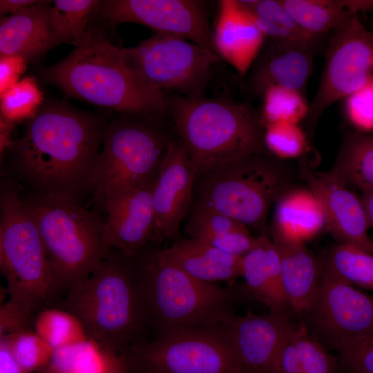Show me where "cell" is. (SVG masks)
I'll return each mask as SVG.
<instances>
[{
    "label": "cell",
    "mask_w": 373,
    "mask_h": 373,
    "mask_svg": "<svg viewBox=\"0 0 373 373\" xmlns=\"http://www.w3.org/2000/svg\"><path fill=\"white\" fill-rule=\"evenodd\" d=\"M105 126L64 105L39 109L7 149L10 171L30 193L80 202L90 193Z\"/></svg>",
    "instance_id": "1"
},
{
    "label": "cell",
    "mask_w": 373,
    "mask_h": 373,
    "mask_svg": "<svg viewBox=\"0 0 373 373\" xmlns=\"http://www.w3.org/2000/svg\"><path fill=\"white\" fill-rule=\"evenodd\" d=\"M167 115L196 177L218 166L267 151L260 111L229 97L166 93Z\"/></svg>",
    "instance_id": "2"
},
{
    "label": "cell",
    "mask_w": 373,
    "mask_h": 373,
    "mask_svg": "<svg viewBox=\"0 0 373 373\" xmlns=\"http://www.w3.org/2000/svg\"><path fill=\"white\" fill-rule=\"evenodd\" d=\"M58 305L81 321L89 337L119 354L129 355L148 342L133 259L115 249Z\"/></svg>",
    "instance_id": "3"
},
{
    "label": "cell",
    "mask_w": 373,
    "mask_h": 373,
    "mask_svg": "<svg viewBox=\"0 0 373 373\" xmlns=\"http://www.w3.org/2000/svg\"><path fill=\"white\" fill-rule=\"evenodd\" d=\"M44 76L68 95L119 114L167 115L166 93L144 84L127 66L122 48L101 37L90 34Z\"/></svg>",
    "instance_id": "4"
},
{
    "label": "cell",
    "mask_w": 373,
    "mask_h": 373,
    "mask_svg": "<svg viewBox=\"0 0 373 373\" xmlns=\"http://www.w3.org/2000/svg\"><path fill=\"white\" fill-rule=\"evenodd\" d=\"M144 248L132 258L134 276L148 327H154L157 336L220 327L233 314L230 290L195 279Z\"/></svg>",
    "instance_id": "5"
},
{
    "label": "cell",
    "mask_w": 373,
    "mask_h": 373,
    "mask_svg": "<svg viewBox=\"0 0 373 373\" xmlns=\"http://www.w3.org/2000/svg\"><path fill=\"white\" fill-rule=\"evenodd\" d=\"M21 198L38 229L60 296L85 280L108 254L105 219L78 202L33 193Z\"/></svg>",
    "instance_id": "6"
},
{
    "label": "cell",
    "mask_w": 373,
    "mask_h": 373,
    "mask_svg": "<svg viewBox=\"0 0 373 373\" xmlns=\"http://www.w3.org/2000/svg\"><path fill=\"white\" fill-rule=\"evenodd\" d=\"M0 267L12 303L35 317L57 304L40 234L11 178L1 180L0 189Z\"/></svg>",
    "instance_id": "7"
},
{
    "label": "cell",
    "mask_w": 373,
    "mask_h": 373,
    "mask_svg": "<svg viewBox=\"0 0 373 373\" xmlns=\"http://www.w3.org/2000/svg\"><path fill=\"white\" fill-rule=\"evenodd\" d=\"M162 119L120 114L105 126L90 186V193L102 209L155 181L173 140Z\"/></svg>",
    "instance_id": "8"
},
{
    "label": "cell",
    "mask_w": 373,
    "mask_h": 373,
    "mask_svg": "<svg viewBox=\"0 0 373 373\" xmlns=\"http://www.w3.org/2000/svg\"><path fill=\"white\" fill-rule=\"evenodd\" d=\"M268 151L250 154L195 178V200L238 221L260 228L269 209L290 187L289 168Z\"/></svg>",
    "instance_id": "9"
},
{
    "label": "cell",
    "mask_w": 373,
    "mask_h": 373,
    "mask_svg": "<svg viewBox=\"0 0 373 373\" xmlns=\"http://www.w3.org/2000/svg\"><path fill=\"white\" fill-rule=\"evenodd\" d=\"M131 71L148 87L189 97L204 96L213 66V51L175 35L154 32L137 46L122 48Z\"/></svg>",
    "instance_id": "10"
},
{
    "label": "cell",
    "mask_w": 373,
    "mask_h": 373,
    "mask_svg": "<svg viewBox=\"0 0 373 373\" xmlns=\"http://www.w3.org/2000/svg\"><path fill=\"white\" fill-rule=\"evenodd\" d=\"M325 55L305 119L310 131L330 106L373 83V33L354 15L333 33Z\"/></svg>",
    "instance_id": "11"
},
{
    "label": "cell",
    "mask_w": 373,
    "mask_h": 373,
    "mask_svg": "<svg viewBox=\"0 0 373 373\" xmlns=\"http://www.w3.org/2000/svg\"><path fill=\"white\" fill-rule=\"evenodd\" d=\"M127 359L129 365L160 373H240L222 327L164 333Z\"/></svg>",
    "instance_id": "12"
},
{
    "label": "cell",
    "mask_w": 373,
    "mask_h": 373,
    "mask_svg": "<svg viewBox=\"0 0 373 373\" xmlns=\"http://www.w3.org/2000/svg\"><path fill=\"white\" fill-rule=\"evenodd\" d=\"M307 315L309 333L337 351L373 334V297L322 268L317 295Z\"/></svg>",
    "instance_id": "13"
},
{
    "label": "cell",
    "mask_w": 373,
    "mask_h": 373,
    "mask_svg": "<svg viewBox=\"0 0 373 373\" xmlns=\"http://www.w3.org/2000/svg\"><path fill=\"white\" fill-rule=\"evenodd\" d=\"M208 3L199 0H108L102 1L97 14L113 26L138 23L155 32L186 38L216 53Z\"/></svg>",
    "instance_id": "14"
},
{
    "label": "cell",
    "mask_w": 373,
    "mask_h": 373,
    "mask_svg": "<svg viewBox=\"0 0 373 373\" xmlns=\"http://www.w3.org/2000/svg\"><path fill=\"white\" fill-rule=\"evenodd\" d=\"M196 173L180 141L169 144L151 190L155 213L153 242L175 238L193 196Z\"/></svg>",
    "instance_id": "15"
},
{
    "label": "cell",
    "mask_w": 373,
    "mask_h": 373,
    "mask_svg": "<svg viewBox=\"0 0 373 373\" xmlns=\"http://www.w3.org/2000/svg\"><path fill=\"white\" fill-rule=\"evenodd\" d=\"M300 172L318 200L325 226L338 243L349 244L373 254V240L361 198L329 172L314 171L303 159Z\"/></svg>",
    "instance_id": "16"
},
{
    "label": "cell",
    "mask_w": 373,
    "mask_h": 373,
    "mask_svg": "<svg viewBox=\"0 0 373 373\" xmlns=\"http://www.w3.org/2000/svg\"><path fill=\"white\" fill-rule=\"evenodd\" d=\"M290 325L285 312L231 315L222 327L240 373H271L278 346Z\"/></svg>",
    "instance_id": "17"
},
{
    "label": "cell",
    "mask_w": 373,
    "mask_h": 373,
    "mask_svg": "<svg viewBox=\"0 0 373 373\" xmlns=\"http://www.w3.org/2000/svg\"><path fill=\"white\" fill-rule=\"evenodd\" d=\"M314 55L300 48L266 39L242 82L250 98L260 99L273 86L296 90L307 97V86L314 69Z\"/></svg>",
    "instance_id": "18"
},
{
    "label": "cell",
    "mask_w": 373,
    "mask_h": 373,
    "mask_svg": "<svg viewBox=\"0 0 373 373\" xmlns=\"http://www.w3.org/2000/svg\"><path fill=\"white\" fill-rule=\"evenodd\" d=\"M133 190L109 202L103 231V242L128 258L137 255L155 232V213L151 199L153 184Z\"/></svg>",
    "instance_id": "19"
},
{
    "label": "cell",
    "mask_w": 373,
    "mask_h": 373,
    "mask_svg": "<svg viewBox=\"0 0 373 373\" xmlns=\"http://www.w3.org/2000/svg\"><path fill=\"white\" fill-rule=\"evenodd\" d=\"M218 4L213 26L216 52L233 67L242 82L266 38L237 0H222Z\"/></svg>",
    "instance_id": "20"
},
{
    "label": "cell",
    "mask_w": 373,
    "mask_h": 373,
    "mask_svg": "<svg viewBox=\"0 0 373 373\" xmlns=\"http://www.w3.org/2000/svg\"><path fill=\"white\" fill-rule=\"evenodd\" d=\"M271 238L279 253L283 285L288 305L303 314L317 295L322 267L303 240L273 227Z\"/></svg>",
    "instance_id": "21"
},
{
    "label": "cell",
    "mask_w": 373,
    "mask_h": 373,
    "mask_svg": "<svg viewBox=\"0 0 373 373\" xmlns=\"http://www.w3.org/2000/svg\"><path fill=\"white\" fill-rule=\"evenodd\" d=\"M163 261L200 281L217 284L242 276V258L223 252L193 238H182L155 251Z\"/></svg>",
    "instance_id": "22"
},
{
    "label": "cell",
    "mask_w": 373,
    "mask_h": 373,
    "mask_svg": "<svg viewBox=\"0 0 373 373\" xmlns=\"http://www.w3.org/2000/svg\"><path fill=\"white\" fill-rule=\"evenodd\" d=\"M48 3L40 1L28 9L1 18V56L19 55L28 61H35L59 44L48 21Z\"/></svg>",
    "instance_id": "23"
},
{
    "label": "cell",
    "mask_w": 373,
    "mask_h": 373,
    "mask_svg": "<svg viewBox=\"0 0 373 373\" xmlns=\"http://www.w3.org/2000/svg\"><path fill=\"white\" fill-rule=\"evenodd\" d=\"M248 289L269 308L287 304L280 256L271 238L262 234L242 258V276Z\"/></svg>",
    "instance_id": "24"
},
{
    "label": "cell",
    "mask_w": 373,
    "mask_h": 373,
    "mask_svg": "<svg viewBox=\"0 0 373 373\" xmlns=\"http://www.w3.org/2000/svg\"><path fill=\"white\" fill-rule=\"evenodd\" d=\"M193 202L186 227L188 237L240 257L254 247L256 238L245 225L200 202Z\"/></svg>",
    "instance_id": "25"
},
{
    "label": "cell",
    "mask_w": 373,
    "mask_h": 373,
    "mask_svg": "<svg viewBox=\"0 0 373 373\" xmlns=\"http://www.w3.org/2000/svg\"><path fill=\"white\" fill-rule=\"evenodd\" d=\"M266 39L294 46L313 55L325 52L329 41L307 32L288 13L280 0H237Z\"/></svg>",
    "instance_id": "26"
},
{
    "label": "cell",
    "mask_w": 373,
    "mask_h": 373,
    "mask_svg": "<svg viewBox=\"0 0 373 373\" xmlns=\"http://www.w3.org/2000/svg\"><path fill=\"white\" fill-rule=\"evenodd\" d=\"M276 204L271 227L305 242L325 226L321 207L311 190L289 187Z\"/></svg>",
    "instance_id": "27"
},
{
    "label": "cell",
    "mask_w": 373,
    "mask_h": 373,
    "mask_svg": "<svg viewBox=\"0 0 373 373\" xmlns=\"http://www.w3.org/2000/svg\"><path fill=\"white\" fill-rule=\"evenodd\" d=\"M123 355L88 337L55 350L38 373H111Z\"/></svg>",
    "instance_id": "28"
},
{
    "label": "cell",
    "mask_w": 373,
    "mask_h": 373,
    "mask_svg": "<svg viewBox=\"0 0 373 373\" xmlns=\"http://www.w3.org/2000/svg\"><path fill=\"white\" fill-rule=\"evenodd\" d=\"M329 173L343 183L373 190V135L350 132L342 140L336 161Z\"/></svg>",
    "instance_id": "29"
},
{
    "label": "cell",
    "mask_w": 373,
    "mask_h": 373,
    "mask_svg": "<svg viewBox=\"0 0 373 373\" xmlns=\"http://www.w3.org/2000/svg\"><path fill=\"white\" fill-rule=\"evenodd\" d=\"M280 1L304 30L318 37L334 32L356 15L350 10V0Z\"/></svg>",
    "instance_id": "30"
},
{
    "label": "cell",
    "mask_w": 373,
    "mask_h": 373,
    "mask_svg": "<svg viewBox=\"0 0 373 373\" xmlns=\"http://www.w3.org/2000/svg\"><path fill=\"white\" fill-rule=\"evenodd\" d=\"M102 2L99 0L49 1L48 21L59 44L69 43L75 47L83 44L90 35L87 27Z\"/></svg>",
    "instance_id": "31"
},
{
    "label": "cell",
    "mask_w": 373,
    "mask_h": 373,
    "mask_svg": "<svg viewBox=\"0 0 373 373\" xmlns=\"http://www.w3.org/2000/svg\"><path fill=\"white\" fill-rule=\"evenodd\" d=\"M322 268L350 285L373 290V254L358 247L337 243Z\"/></svg>",
    "instance_id": "32"
},
{
    "label": "cell",
    "mask_w": 373,
    "mask_h": 373,
    "mask_svg": "<svg viewBox=\"0 0 373 373\" xmlns=\"http://www.w3.org/2000/svg\"><path fill=\"white\" fill-rule=\"evenodd\" d=\"M34 330L54 350L79 343L89 336L81 321L59 307H48L35 316Z\"/></svg>",
    "instance_id": "33"
},
{
    "label": "cell",
    "mask_w": 373,
    "mask_h": 373,
    "mask_svg": "<svg viewBox=\"0 0 373 373\" xmlns=\"http://www.w3.org/2000/svg\"><path fill=\"white\" fill-rule=\"evenodd\" d=\"M264 127L276 123L298 124L306 119L309 102L300 93L284 87L268 88L260 98Z\"/></svg>",
    "instance_id": "34"
},
{
    "label": "cell",
    "mask_w": 373,
    "mask_h": 373,
    "mask_svg": "<svg viewBox=\"0 0 373 373\" xmlns=\"http://www.w3.org/2000/svg\"><path fill=\"white\" fill-rule=\"evenodd\" d=\"M0 339L6 342L15 359L28 373L41 371L55 351L34 329L0 336Z\"/></svg>",
    "instance_id": "35"
},
{
    "label": "cell",
    "mask_w": 373,
    "mask_h": 373,
    "mask_svg": "<svg viewBox=\"0 0 373 373\" xmlns=\"http://www.w3.org/2000/svg\"><path fill=\"white\" fill-rule=\"evenodd\" d=\"M1 117L11 122L34 117L43 102V93L33 77L20 79L0 95Z\"/></svg>",
    "instance_id": "36"
},
{
    "label": "cell",
    "mask_w": 373,
    "mask_h": 373,
    "mask_svg": "<svg viewBox=\"0 0 373 373\" xmlns=\"http://www.w3.org/2000/svg\"><path fill=\"white\" fill-rule=\"evenodd\" d=\"M264 142L266 150L280 160L299 158L309 147L305 131L298 124L292 123L265 126Z\"/></svg>",
    "instance_id": "37"
},
{
    "label": "cell",
    "mask_w": 373,
    "mask_h": 373,
    "mask_svg": "<svg viewBox=\"0 0 373 373\" xmlns=\"http://www.w3.org/2000/svg\"><path fill=\"white\" fill-rule=\"evenodd\" d=\"M294 341L302 373H334L335 365L325 347L307 331L304 323L294 326Z\"/></svg>",
    "instance_id": "38"
},
{
    "label": "cell",
    "mask_w": 373,
    "mask_h": 373,
    "mask_svg": "<svg viewBox=\"0 0 373 373\" xmlns=\"http://www.w3.org/2000/svg\"><path fill=\"white\" fill-rule=\"evenodd\" d=\"M345 119L358 133L373 131V83L343 99Z\"/></svg>",
    "instance_id": "39"
},
{
    "label": "cell",
    "mask_w": 373,
    "mask_h": 373,
    "mask_svg": "<svg viewBox=\"0 0 373 373\" xmlns=\"http://www.w3.org/2000/svg\"><path fill=\"white\" fill-rule=\"evenodd\" d=\"M341 373H373V334L338 350Z\"/></svg>",
    "instance_id": "40"
},
{
    "label": "cell",
    "mask_w": 373,
    "mask_h": 373,
    "mask_svg": "<svg viewBox=\"0 0 373 373\" xmlns=\"http://www.w3.org/2000/svg\"><path fill=\"white\" fill-rule=\"evenodd\" d=\"M293 329L294 325L291 324L278 346L271 373H302Z\"/></svg>",
    "instance_id": "41"
},
{
    "label": "cell",
    "mask_w": 373,
    "mask_h": 373,
    "mask_svg": "<svg viewBox=\"0 0 373 373\" xmlns=\"http://www.w3.org/2000/svg\"><path fill=\"white\" fill-rule=\"evenodd\" d=\"M35 316L8 300L1 305L0 336L33 329Z\"/></svg>",
    "instance_id": "42"
},
{
    "label": "cell",
    "mask_w": 373,
    "mask_h": 373,
    "mask_svg": "<svg viewBox=\"0 0 373 373\" xmlns=\"http://www.w3.org/2000/svg\"><path fill=\"white\" fill-rule=\"evenodd\" d=\"M28 61L19 55L0 57V95L15 86L26 71Z\"/></svg>",
    "instance_id": "43"
},
{
    "label": "cell",
    "mask_w": 373,
    "mask_h": 373,
    "mask_svg": "<svg viewBox=\"0 0 373 373\" xmlns=\"http://www.w3.org/2000/svg\"><path fill=\"white\" fill-rule=\"evenodd\" d=\"M0 373H28L17 362L2 339H0Z\"/></svg>",
    "instance_id": "44"
},
{
    "label": "cell",
    "mask_w": 373,
    "mask_h": 373,
    "mask_svg": "<svg viewBox=\"0 0 373 373\" xmlns=\"http://www.w3.org/2000/svg\"><path fill=\"white\" fill-rule=\"evenodd\" d=\"M40 1L35 0H1L0 14L3 17L10 16L28 9Z\"/></svg>",
    "instance_id": "45"
},
{
    "label": "cell",
    "mask_w": 373,
    "mask_h": 373,
    "mask_svg": "<svg viewBox=\"0 0 373 373\" xmlns=\"http://www.w3.org/2000/svg\"><path fill=\"white\" fill-rule=\"evenodd\" d=\"M361 200L369 227H373V190L363 191Z\"/></svg>",
    "instance_id": "46"
},
{
    "label": "cell",
    "mask_w": 373,
    "mask_h": 373,
    "mask_svg": "<svg viewBox=\"0 0 373 373\" xmlns=\"http://www.w3.org/2000/svg\"><path fill=\"white\" fill-rule=\"evenodd\" d=\"M128 363L126 356H124L115 365L111 373H128Z\"/></svg>",
    "instance_id": "47"
},
{
    "label": "cell",
    "mask_w": 373,
    "mask_h": 373,
    "mask_svg": "<svg viewBox=\"0 0 373 373\" xmlns=\"http://www.w3.org/2000/svg\"><path fill=\"white\" fill-rule=\"evenodd\" d=\"M128 373H160V372L150 370V369L144 368V367L128 365Z\"/></svg>",
    "instance_id": "48"
},
{
    "label": "cell",
    "mask_w": 373,
    "mask_h": 373,
    "mask_svg": "<svg viewBox=\"0 0 373 373\" xmlns=\"http://www.w3.org/2000/svg\"><path fill=\"white\" fill-rule=\"evenodd\" d=\"M367 28L373 33V12L372 16L369 21V26Z\"/></svg>",
    "instance_id": "49"
}]
</instances>
